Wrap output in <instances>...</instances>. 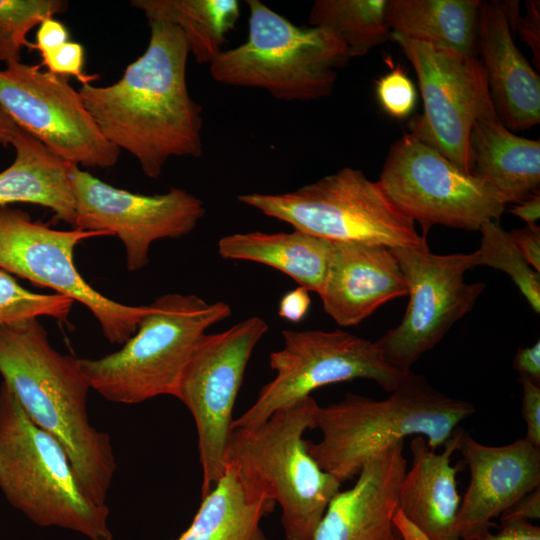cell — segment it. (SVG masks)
<instances>
[{
  "label": "cell",
  "instance_id": "obj_17",
  "mask_svg": "<svg viewBox=\"0 0 540 540\" xmlns=\"http://www.w3.org/2000/svg\"><path fill=\"white\" fill-rule=\"evenodd\" d=\"M456 451L470 473L460 503L457 531L461 540H478L491 534L495 517L540 487V448L524 438L503 446H488L459 428Z\"/></svg>",
  "mask_w": 540,
  "mask_h": 540
},
{
  "label": "cell",
  "instance_id": "obj_34",
  "mask_svg": "<svg viewBox=\"0 0 540 540\" xmlns=\"http://www.w3.org/2000/svg\"><path fill=\"white\" fill-rule=\"evenodd\" d=\"M511 31H516L530 47L534 65L540 63V4L538 0L525 2V15L519 13L518 1H502Z\"/></svg>",
  "mask_w": 540,
  "mask_h": 540
},
{
  "label": "cell",
  "instance_id": "obj_13",
  "mask_svg": "<svg viewBox=\"0 0 540 540\" xmlns=\"http://www.w3.org/2000/svg\"><path fill=\"white\" fill-rule=\"evenodd\" d=\"M404 273L409 302L401 322L375 342L383 358L407 372L451 327L472 311L484 282H466L477 253L434 254L424 248L392 249Z\"/></svg>",
  "mask_w": 540,
  "mask_h": 540
},
{
  "label": "cell",
  "instance_id": "obj_9",
  "mask_svg": "<svg viewBox=\"0 0 540 540\" xmlns=\"http://www.w3.org/2000/svg\"><path fill=\"white\" fill-rule=\"evenodd\" d=\"M282 337V348L269 356L275 377L261 388L252 406L234 419L232 429L256 427L277 410L326 385L366 379L390 393L406 374L383 358L375 342L340 329L283 330Z\"/></svg>",
  "mask_w": 540,
  "mask_h": 540
},
{
  "label": "cell",
  "instance_id": "obj_44",
  "mask_svg": "<svg viewBox=\"0 0 540 540\" xmlns=\"http://www.w3.org/2000/svg\"><path fill=\"white\" fill-rule=\"evenodd\" d=\"M19 129L20 127L0 107V144L5 147L11 145Z\"/></svg>",
  "mask_w": 540,
  "mask_h": 540
},
{
  "label": "cell",
  "instance_id": "obj_6",
  "mask_svg": "<svg viewBox=\"0 0 540 540\" xmlns=\"http://www.w3.org/2000/svg\"><path fill=\"white\" fill-rule=\"evenodd\" d=\"M136 332L118 351L79 359L90 388L106 400L137 404L161 395L176 397L183 371L200 339L227 319L231 307L194 294L155 299Z\"/></svg>",
  "mask_w": 540,
  "mask_h": 540
},
{
  "label": "cell",
  "instance_id": "obj_26",
  "mask_svg": "<svg viewBox=\"0 0 540 540\" xmlns=\"http://www.w3.org/2000/svg\"><path fill=\"white\" fill-rule=\"evenodd\" d=\"M479 0H387L391 33L432 47L476 55Z\"/></svg>",
  "mask_w": 540,
  "mask_h": 540
},
{
  "label": "cell",
  "instance_id": "obj_37",
  "mask_svg": "<svg viewBox=\"0 0 540 540\" xmlns=\"http://www.w3.org/2000/svg\"><path fill=\"white\" fill-rule=\"evenodd\" d=\"M69 41L68 28L55 18H47L42 21L36 32V42L33 49L40 54L51 51Z\"/></svg>",
  "mask_w": 540,
  "mask_h": 540
},
{
  "label": "cell",
  "instance_id": "obj_23",
  "mask_svg": "<svg viewBox=\"0 0 540 540\" xmlns=\"http://www.w3.org/2000/svg\"><path fill=\"white\" fill-rule=\"evenodd\" d=\"M11 145L16 155L13 163L0 172V207L13 203L40 205L74 227L76 212L68 176L70 164L21 127Z\"/></svg>",
  "mask_w": 540,
  "mask_h": 540
},
{
  "label": "cell",
  "instance_id": "obj_22",
  "mask_svg": "<svg viewBox=\"0 0 540 540\" xmlns=\"http://www.w3.org/2000/svg\"><path fill=\"white\" fill-rule=\"evenodd\" d=\"M468 161L470 174L494 187L506 204L539 192L540 141L513 133L496 114L474 123Z\"/></svg>",
  "mask_w": 540,
  "mask_h": 540
},
{
  "label": "cell",
  "instance_id": "obj_40",
  "mask_svg": "<svg viewBox=\"0 0 540 540\" xmlns=\"http://www.w3.org/2000/svg\"><path fill=\"white\" fill-rule=\"evenodd\" d=\"M513 368L519 374V381L527 380L540 383V342L527 347H520L513 359Z\"/></svg>",
  "mask_w": 540,
  "mask_h": 540
},
{
  "label": "cell",
  "instance_id": "obj_16",
  "mask_svg": "<svg viewBox=\"0 0 540 540\" xmlns=\"http://www.w3.org/2000/svg\"><path fill=\"white\" fill-rule=\"evenodd\" d=\"M69 181L75 200L73 228L116 235L126 251L131 272L149 263L151 244L189 234L205 215L203 202L182 188L143 195L114 187L70 164Z\"/></svg>",
  "mask_w": 540,
  "mask_h": 540
},
{
  "label": "cell",
  "instance_id": "obj_30",
  "mask_svg": "<svg viewBox=\"0 0 540 540\" xmlns=\"http://www.w3.org/2000/svg\"><path fill=\"white\" fill-rule=\"evenodd\" d=\"M68 7L64 0H0V62H19L23 48L33 49L29 31Z\"/></svg>",
  "mask_w": 540,
  "mask_h": 540
},
{
  "label": "cell",
  "instance_id": "obj_21",
  "mask_svg": "<svg viewBox=\"0 0 540 540\" xmlns=\"http://www.w3.org/2000/svg\"><path fill=\"white\" fill-rule=\"evenodd\" d=\"M440 453L422 436L410 441L412 464L398 492V508L431 540H460L457 517L461 498L457 490V466L451 457L457 448L458 430Z\"/></svg>",
  "mask_w": 540,
  "mask_h": 540
},
{
  "label": "cell",
  "instance_id": "obj_10",
  "mask_svg": "<svg viewBox=\"0 0 540 540\" xmlns=\"http://www.w3.org/2000/svg\"><path fill=\"white\" fill-rule=\"evenodd\" d=\"M378 183L390 201L425 230L438 224L479 231L485 223L498 221L507 205L494 187L461 171L412 133L391 145Z\"/></svg>",
  "mask_w": 540,
  "mask_h": 540
},
{
  "label": "cell",
  "instance_id": "obj_2",
  "mask_svg": "<svg viewBox=\"0 0 540 540\" xmlns=\"http://www.w3.org/2000/svg\"><path fill=\"white\" fill-rule=\"evenodd\" d=\"M0 374L29 418L64 447L85 495L106 505L116 460L109 434L89 421L79 359L56 351L32 318L0 326Z\"/></svg>",
  "mask_w": 540,
  "mask_h": 540
},
{
  "label": "cell",
  "instance_id": "obj_38",
  "mask_svg": "<svg viewBox=\"0 0 540 540\" xmlns=\"http://www.w3.org/2000/svg\"><path fill=\"white\" fill-rule=\"evenodd\" d=\"M500 522H514L540 519V487L519 498L500 516Z\"/></svg>",
  "mask_w": 540,
  "mask_h": 540
},
{
  "label": "cell",
  "instance_id": "obj_43",
  "mask_svg": "<svg viewBox=\"0 0 540 540\" xmlns=\"http://www.w3.org/2000/svg\"><path fill=\"white\" fill-rule=\"evenodd\" d=\"M392 523L399 532L401 540H431L429 536L413 523L399 508L395 511Z\"/></svg>",
  "mask_w": 540,
  "mask_h": 540
},
{
  "label": "cell",
  "instance_id": "obj_25",
  "mask_svg": "<svg viewBox=\"0 0 540 540\" xmlns=\"http://www.w3.org/2000/svg\"><path fill=\"white\" fill-rule=\"evenodd\" d=\"M275 504L251 488L237 467L227 462L214 487L202 497L189 527L174 540H268L260 521Z\"/></svg>",
  "mask_w": 540,
  "mask_h": 540
},
{
  "label": "cell",
  "instance_id": "obj_8",
  "mask_svg": "<svg viewBox=\"0 0 540 540\" xmlns=\"http://www.w3.org/2000/svg\"><path fill=\"white\" fill-rule=\"evenodd\" d=\"M237 200L295 230L333 242L391 249L427 247L415 222L387 197L378 181L345 167L283 194L249 193Z\"/></svg>",
  "mask_w": 540,
  "mask_h": 540
},
{
  "label": "cell",
  "instance_id": "obj_35",
  "mask_svg": "<svg viewBox=\"0 0 540 540\" xmlns=\"http://www.w3.org/2000/svg\"><path fill=\"white\" fill-rule=\"evenodd\" d=\"M522 417L526 425L524 439L540 448V383L522 380Z\"/></svg>",
  "mask_w": 540,
  "mask_h": 540
},
{
  "label": "cell",
  "instance_id": "obj_5",
  "mask_svg": "<svg viewBox=\"0 0 540 540\" xmlns=\"http://www.w3.org/2000/svg\"><path fill=\"white\" fill-rule=\"evenodd\" d=\"M0 489L41 527H60L90 540H113L109 508L83 492L61 443L38 427L10 388L0 386Z\"/></svg>",
  "mask_w": 540,
  "mask_h": 540
},
{
  "label": "cell",
  "instance_id": "obj_7",
  "mask_svg": "<svg viewBox=\"0 0 540 540\" xmlns=\"http://www.w3.org/2000/svg\"><path fill=\"white\" fill-rule=\"evenodd\" d=\"M246 3L248 38L210 63L212 78L225 85L262 88L282 101L329 96L337 69L350 59L344 44L326 29L294 25L258 0Z\"/></svg>",
  "mask_w": 540,
  "mask_h": 540
},
{
  "label": "cell",
  "instance_id": "obj_31",
  "mask_svg": "<svg viewBox=\"0 0 540 540\" xmlns=\"http://www.w3.org/2000/svg\"><path fill=\"white\" fill-rule=\"evenodd\" d=\"M72 305L73 300L63 295L25 289L0 268V326L41 316L67 322Z\"/></svg>",
  "mask_w": 540,
  "mask_h": 540
},
{
  "label": "cell",
  "instance_id": "obj_14",
  "mask_svg": "<svg viewBox=\"0 0 540 540\" xmlns=\"http://www.w3.org/2000/svg\"><path fill=\"white\" fill-rule=\"evenodd\" d=\"M390 38L412 64L423 100V114L411 121L410 133L470 174L471 129L478 119L496 114L479 59L392 33Z\"/></svg>",
  "mask_w": 540,
  "mask_h": 540
},
{
  "label": "cell",
  "instance_id": "obj_24",
  "mask_svg": "<svg viewBox=\"0 0 540 540\" xmlns=\"http://www.w3.org/2000/svg\"><path fill=\"white\" fill-rule=\"evenodd\" d=\"M333 241L294 230L286 233L245 232L222 237L218 253L223 259L270 266L295 280L309 292L320 294L328 271Z\"/></svg>",
  "mask_w": 540,
  "mask_h": 540
},
{
  "label": "cell",
  "instance_id": "obj_15",
  "mask_svg": "<svg viewBox=\"0 0 540 540\" xmlns=\"http://www.w3.org/2000/svg\"><path fill=\"white\" fill-rule=\"evenodd\" d=\"M0 107L69 164L109 168L118 161L121 151L104 138L69 77L8 64L0 70Z\"/></svg>",
  "mask_w": 540,
  "mask_h": 540
},
{
  "label": "cell",
  "instance_id": "obj_28",
  "mask_svg": "<svg viewBox=\"0 0 540 540\" xmlns=\"http://www.w3.org/2000/svg\"><path fill=\"white\" fill-rule=\"evenodd\" d=\"M386 4L387 0H317L309 23L334 34L350 58L359 57L390 38Z\"/></svg>",
  "mask_w": 540,
  "mask_h": 540
},
{
  "label": "cell",
  "instance_id": "obj_29",
  "mask_svg": "<svg viewBox=\"0 0 540 540\" xmlns=\"http://www.w3.org/2000/svg\"><path fill=\"white\" fill-rule=\"evenodd\" d=\"M477 266H489L506 273L525 297L531 309L540 312V272L524 259L508 231L498 221H489L479 230Z\"/></svg>",
  "mask_w": 540,
  "mask_h": 540
},
{
  "label": "cell",
  "instance_id": "obj_20",
  "mask_svg": "<svg viewBox=\"0 0 540 540\" xmlns=\"http://www.w3.org/2000/svg\"><path fill=\"white\" fill-rule=\"evenodd\" d=\"M476 56L503 125L513 130L538 125L540 77L516 47L502 1H480Z\"/></svg>",
  "mask_w": 540,
  "mask_h": 540
},
{
  "label": "cell",
  "instance_id": "obj_41",
  "mask_svg": "<svg viewBox=\"0 0 540 540\" xmlns=\"http://www.w3.org/2000/svg\"><path fill=\"white\" fill-rule=\"evenodd\" d=\"M478 540H540V527L525 521L501 523L497 533Z\"/></svg>",
  "mask_w": 540,
  "mask_h": 540
},
{
  "label": "cell",
  "instance_id": "obj_36",
  "mask_svg": "<svg viewBox=\"0 0 540 540\" xmlns=\"http://www.w3.org/2000/svg\"><path fill=\"white\" fill-rule=\"evenodd\" d=\"M508 233L526 262L540 272V227L526 225Z\"/></svg>",
  "mask_w": 540,
  "mask_h": 540
},
{
  "label": "cell",
  "instance_id": "obj_33",
  "mask_svg": "<svg viewBox=\"0 0 540 540\" xmlns=\"http://www.w3.org/2000/svg\"><path fill=\"white\" fill-rule=\"evenodd\" d=\"M41 65L48 69V72L62 76H72L82 85L91 84L98 78L97 75L85 73V50L84 47L73 41H68L57 48L40 54Z\"/></svg>",
  "mask_w": 540,
  "mask_h": 540
},
{
  "label": "cell",
  "instance_id": "obj_11",
  "mask_svg": "<svg viewBox=\"0 0 540 540\" xmlns=\"http://www.w3.org/2000/svg\"><path fill=\"white\" fill-rule=\"evenodd\" d=\"M99 236L111 235L80 228L56 230L33 221L23 210L2 206L0 268L81 303L97 319L110 343L124 344L136 332L149 307L109 299L78 272L73 258L75 247L85 239Z\"/></svg>",
  "mask_w": 540,
  "mask_h": 540
},
{
  "label": "cell",
  "instance_id": "obj_3",
  "mask_svg": "<svg viewBox=\"0 0 540 540\" xmlns=\"http://www.w3.org/2000/svg\"><path fill=\"white\" fill-rule=\"evenodd\" d=\"M474 413L471 402L441 392L409 370L385 399L347 393L337 403L318 405L315 428L322 439L307 441V449L323 470L344 482L373 456L410 435L424 437L433 450L443 447Z\"/></svg>",
  "mask_w": 540,
  "mask_h": 540
},
{
  "label": "cell",
  "instance_id": "obj_19",
  "mask_svg": "<svg viewBox=\"0 0 540 540\" xmlns=\"http://www.w3.org/2000/svg\"><path fill=\"white\" fill-rule=\"evenodd\" d=\"M407 282L391 248L333 242L319 294L324 311L340 326H356L383 304L406 296Z\"/></svg>",
  "mask_w": 540,
  "mask_h": 540
},
{
  "label": "cell",
  "instance_id": "obj_39",
  "mask_svg": "<svg viewBox=\"0 0 540 540\" xmlns=\"http://www.w3.org/2000/svg\"><path fill=\"white\" fill-rule=\"evenodd\" d=\"M310 304L309 291L298 286L283 295L279 303L278 315L290 322H299L307 314Z\"/></svg>",
  "mask_w": 540,
  "mask_h": 540
},
{
  "label": "cell",
  "instance_id": "obj_4",
  "mask_svg": "<svg viewBox=\"0 0 540 540\" xmlns=\"http://www.w3.org/2000/svg\"><path fill=\"white\" fill-rule=\"evenodd\" d=\"M317 406L308 396L230 435L226 463H233L256 492L279 503L286 540H310L342 484L307 449L304 434L315 429Z\"/></svg>",
  "mask_w": 540,
  "mask_h": 540
},
{
  "label": "cell",
  "instance_id": "obj_32",
  "mask_svg": "<svg viewBox=\"0 0 540 540\" xmlns=\"http://www.w3.org/2000/svg\"><path fill=\"white\" fill-rule=\"evenodd\" d=\"M376 95L383 110L398 119L408 117L417 100L412 80L399 65L377 80Z\"/></svg>",
  "mask_w": 540,
  "mask_h": 540
},
{
  "label": "cell",
  "instance_id": "obj_27",
  "mask_svg": "<svg viewBox=\"0 0 540 540\" xmlns=\"http://www.w3.org/2000/svg\"><path fill=\"white\" fill-rule=\"evenodd\" d=\"M147 20L162 19L183 33L198 63H211L223 50L227 33L240 17L237 0H133Z\"/></svg>",
  "mask_w": 540,
  "mask_h": 540
},
{
  "label": "cell",
  "instance_id": "obj_12",
  "mask_svg": "<svg viewBox=\"0 0 540 540\" xmlns=\"http://www.w3.org/2000/svg\"><path fill=\"white\" fill-rule=\"evenodd\" d=\"M268 330L258 316L227 330L204 334L181 376L176 398L193 416L205 496L226 467L233 408L252 352Z\"/></svg>",
  "mask_w": 540,
  "mask_h": 540
},
{
  "label": "cell",
  "instance_id": "obj_1",
  "mask_svg": "<svg viewBox=\"0 0 540 540\" xmlns=\"http://www.w3.org/2000/svg\"><path fill=\"white\" fill-rule=\"evenodd\" d=\"M148 23L146 50L118 81L83 84L78 92L104 138L155 179L171 157L202 155L203 119L187 88L190 51L182 31L162 19Z\"/></svg>",
  "mask_w": 540,
  "mask_h": 540
},
{
  "label": "cell",
  "instance_id": "obj_42",
  "mask_svg": "<svg viewBox=\"0 0 540 540\" xmlns=\"http://www.w3.org/2000/svg\"><path fill=\"white\" fill-rule=\"evenodd\" d=\"M510 212L525 221L527 226L535 227L540 217V193L536 192L513 206Z\"/></svg>",
  "mask_w": 540,
  "mask_h": 540
},
{
  "label": "cell",
  "instance_id": "obj_18",
  "mask_svg": "<svg viewBox=\"0 0 540 540\" xmlns=\"http://www.w3.org/2000/svg\"><path fill=\"white\" fill-rule=\"evenodd\" d=\"M399 440L369 459L354 485L329 502L310 540H396L392 518L407 470Z\"/></svg>",
  "mask_w": 540,
  "mask_h": 540
}]
</instances>
